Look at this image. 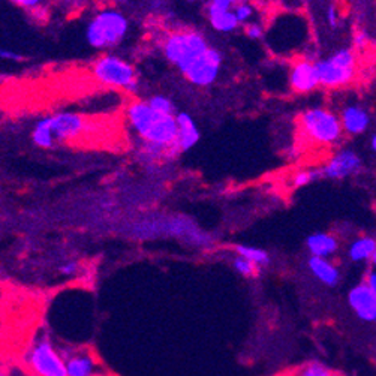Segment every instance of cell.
Listing matches in <instances>:
<instances>
[{
	"instance_id": "74e56055",
	"label": "cell",
	"mask_w": 376,
	"mask_h": 376,
	"mask_svg": "<svg viewBox=\"0 0 376 376\" xmlns=\"http://www.w3.org/2000/svg\"><path fill=\"white\" fill-rule=\"evenodd\" d=\"M370 262H372V267H373V270H376V250H375V254H373V257H372Z\"/></svg>"
},
{
	"instance_id": "ffe728a7",
	"label": "cell",
	"mask_w": 376,
	"mask_h": 376,
	"mask_svg": "<svg viewBox=\"0 0 376 376\" xmlns=\"http://www.w3.org/2000/svg\"><path fill=\"white\" fill-rule=\"evenodd\" d=\"M32 138V143L37 147V148H42V150H49V148H54L57 146L56 140H54V135L52 131V124H49V117L44 116L40 120L35 123V127L32 129L30 134Z\"/></svg>"
},
{
	"instance_id": "4316f807",
	"label": "cell",
	"mask_w": 376,
	"mask_h": 376,
	"mask_svg": "<svg viewBox=\"0 0 376 376\" xmlns=\"http://www.w3.org/2000/svg\"><path fill=\"white\" fill-rule=\"evenodd\" d=\"M233 267L237 273H240L243 278H258L259 273H261V267L254 264L252 261H249L243 257H239V255H235L233 258Z\"/></svg>"
},
{
	"instance_id": "9c48e42d",
	"label": "cell",
	"mask_w": 376,
	"mask_h": 376,
	"mask_svg": "<svg viewBox=\"0 0 376 376\" xmlns=\"http://www.w3.org/2000/svg\"><path fill=\"white\" fill-rule=\"evenodd\" d=\"M363 168H365V162L358 152L351 147L337 148L322 165H319L321 179L333 182L353 179L363 171Z\"/></svg>"
},
{
	"instance_id": "44dd1931",
	"label": "cell",
	"mask_w": 376,
	"mask_h": 376,
	"mask_svg": "<svg viewBox=\"0 0 376 376\" xmlns=\"http://www.w3.org/2000/svg\"><path fill=\"white\" fill-rule=\"evenodd\" d=\"M207 21H208L210 28L213 30L218 32V33H222V35L234 33L235 30H239L242 28L239 20H237L234 16V9L230 12H225V14H221L218 17L208 18Z\"/></svg>"
},
{
	"instance_id": "836d02e7",
	"label": "cell",
	"mask_w": 376,
	"mask_h": 376,
	"mask_svg": "<svg viewBox=\"0 0 376 376\" xmlns=\"http://www.w3.org/2000/svg\"><path fill=\"white\" fill-rule=\"evenodd\" d=\"M0 59L6 61H21L24 57L21 53L16 52V49L9 48H0Z\"/></svg>"
},
{
	"instance_id": "6da1fadb",
	"label": "cell",
	"mask_w": 376,
	"mask_h": 376,
	"mask_svg": "<svg viewBox=\"0 0 376 376\" xmlns=\"http://www.w3.org/2000/svg\"><path fill=\"white\" fill-rule=\"evenodd\" d=\"M127 122L138 138V143L162 148L170 159L180 153L175 146L177 141V120L175 116L160 114L148 107L146 99H134L127 107Z\"/></svg>"
},
{
	"instance_id": "d590c367",
	"label": "cell",
	"mask_w": 376,
	"mask_h": 376,
	"mask_svg": "<svg viewBox=\"0 0 376 376\" xmlns=\"http://www.w3.org/2000/svg\"><path fill=\"white\" fill-rule=\"evenodd\" d=\"M77 262H74V261H71V262H66V264H64V266H61L60 267V271L61 273H64V274H66V276H71V274H74L75 271H77Z\"/></svg>"
},
{
	"instance_id": "4fadbf2b",
	"label": "cell",
	"mask_w": 376,
	"mask_h": 376,
	"mask_svg": "<svg viewBox=\"0 0 376 376\" xmlns=\"http://www.w3.org/2000/svg\"><path fill=\"white\" fill-rule=\"evenodd\" d=\"M315 60L307 56H300L293 60L288 74V86L295 95H309L319 89Z\"/></svg>"
},
{
	"instance_id": "e575fe53",
	"label": "cell",
	"mask_w": 376,
	"mask_h": 376,
	"mask_svg": "<svg viewBox=\"0 0 376 376\" xmlns=\"http://www.w3.org/2000/svg\"><path fill=\"white\" fill-rule=\"evenodd\" d=\"M365 283L369 286V290L376 295V270L370 269V270L366 273Z\"/></svg>"
},
{
	"instance_id": "7c38bea8",
	"label": "cell",
	"mask_w": 376,
	"mask_h": 376,
	"mask_svg": "<svg viewBox=\"0 0 376 376\" xmlns=\"http://www.w3.org/2000/svg\"><path fill=\"white\" fill-rule=\"evenodd\" d=\"M57 144H74L89 132L90 122L80 112L61 111L48 116Z\"/></svg>"
},
{
	"instance_id": "30bf717a",
	"label": "cell",
	"mask_w": 376,
	"mask_h": 376,
	"mask_svg": "<svg viewBox=\"0 0 376 376\" xmlns=\"http://www.w3.org/2000/svg\"><path fill=\"white\" fill-rule=\"evenodd\" d=\"M28 366L36 376H68L66 361L60 357L47 336L30 349Z\"/></svg>"
},
{
	"instance_id": "4dcf8cb0",
	"label": "cell",
	"mask_w": 376,
	"mask_h": 376,
	"mask_svg": "<svg viewBox=\"0 0 376 376\" xmlns=\"http://www.w3.org/2000/svg\"><path fill=\"white\" fill-rule=\"evenodd\" d=\"M11 2L26 12H30V14H35V12H40L41 14L47 0H11Z\"/></svg>"
},
{
	"instance_id": "5bb4252c",
	"label": "cell",
	"mask_w": 376,
	"mask_h": 376,
	"mask_svg": "<svg viewBox=\"0 0 376 376\" xmlns=\"http://www.w3.org/2000/svg\"><path fill=\"white\" fill-rule=\"evenodd\" d=\"M345 135L358 136L366 134L372 124L370 111L358 102H348L337 112Z\"/></svg>"
},
{
	"instance_id": "8d00e7d4",
	"label": "cell",
	"mask_w": 376,
	"mask_h": 376,
	"mask_svg": "<svg viewBox=\"0 0 376 376\" xmlns=\"http://www.w3.org/2000/svg\"><path fill=\"white\" fill-rule=\"evenodd\" d=\"M369 146H370V150L373 153H376V132L370 136V141H369Z\"/></svg>"
},
{
	"instance_id": "ba28073f",
	"label": "cell",
	"mask_w": 376,
	"mask_h": 376,
	"mask_svg": "<svg viewBox=\"0 0 376 376\" xmlns=\"http://www.w3.org/2000/svg\"><path fill=\"white\" fill-rule=\"evenodd\" d=\"M278 26L266 30L267 44L279 56H295L305 47L309 33L307 21L300 16H282Z\"/></svg>"
},
{
	"instance_id": "277c9868",
	"label": "cell",
	"mask_w": 376,
	"mask_h": 376,
	"mask_svg": "<svg viewBox=\"0 0 376 376\" xmlns=\"http://www.w3.org/2000/svg\"><path fill=\"white\" fill-rule=\"evenodd\" d=\"M131 29L129 18L117 8H102L86 24V41L93 49L108 53L119 47Z\"/></svg>"
},
{
	"instance_id": "d6a6232c",
	"label": "cell",
	"mask_w": 376,
	"mask_h": 376,
	"mask_svg": "<svg viewBox=\"0 0 376 376\" xmlns=\"http://www.w3.org/2000/svg\"><path fill=\"white\" fill-rule=\"evenodd\" d=\"M369 44H370L369 35L365 30L357 29L354 32V35H353V45H351V47H353L357 52V54H358V52H365V49L369 47Z\"/></svg>"
},
{
	"instance_id": "52a82bcc",
	"label": "cell",
	"mask_w": 376,
	"mask_h": 376,
	"mask_svg": "<svg viewBox=\"0 0 376 376\" xmlns=\"http://www.w3.org/2000/svg\"><path fill=\"white\" fill-rule=\"evenodd\" d=\"M358 54L353 47H341L327 57L317 59L319 87L329 90L345 89L357 78Z\"/></svg>"
},
{
	"instance_id": "d4e9b609",
	"label": "cell",
	"mask_w": 376,
	"mask_h": 376,
	"mask_svg": "<svg viewBox=\"0 0 376 376\" xmlns=\"http://www.w3.org/2000/svg\"><path fill=\"white\" fill-rule=\"evenodd\" d=\"M146 102L148 104V107L155 110L156 112H160V114H168V116H175L177 114V107H175L174 101L171 98L165 96V95H152L146 99Z\"/></svg>"
},
{
	"instance_id": "ac0fdd59",
	"label": "cell",
	"mask_w": 376,
	"mask_h": 376,
	"mask_svg": "<svg viewBox=\"0 0 376 376\" xmlns=\"http://www.w3.org/2000/svg\"><path fill=\"white\" fill-rule=\"evenodd\" d=\"M307 267L321 283L327 286H336L339 283L341 273L329 258L310 257L307 261Z\"/></svg>"
},
{
	"instance_id": "7a4b0ae2",
	"label": "cell",
	"mask_w": 376,
	"mask_h": 376,
	"mask_svg": "<svg viewBox=\"0 0 376 376\" xmlns=\"http://www.w3.org/2000/svg\"><path fill=\"white\" fill-rule=\"evenodd\" d=\"M132 233L140 239L168 235L195 247H211L215 245V237L199 228V225L195 221L183 215L140 221L132 227Z\"/></svg>"
},
{
	"instance_id": "2e32d148",
	"label": "cell",
	"mask_w": 376,
	"mask_h": 376,
	"mask_svg": "<svg viewBox=\"0 0 376 376\" xmlns=\"http://www.w3.org/2000/svg\"><path fill=\"white\" fill-rule=\"evenodd\" d=\"M175 120H177V141H175V146H177L179 153L182 155L189 152L198 144L201 132H199L198 124L189 112L179 111L175 114Z\"/></svg>"
},
{
	"instance_id": "484cf974",
	"label": "cell",
	"mask_w": 376,
	"mask_h": 376,
	"mask_svg": "<svg viewBox=\"0 0 376 376\" xmlns=\"http://www.w3.org/2000/svg\"><path fill=\"white\" fill-rule=\"evenodd\" d=\"M242 2H245V0H208L206 4V17L208 20L221 14H225V12L233 11Z\"/></svg>"
},
{
	"instance_id": "5b68a950",
	"label": "cell",
	"mask_w": 376,
	"mask_h": 376,
	"mask_svg": "<svg viewBox=\"0 0 376 376\" xmlns=\"http://www.w3.org/2000/svg\"><path fill=\"white\" fill-rule=\"evenodd\" d=\"M92 78L102 87L134 95L140 89V75L132 61L114 53L99 54L90 64Z\"/></svg>"
},
{
	"instance_id": "e0dca14e",
	"label": "cell",
	"mask_w": 376,
	"mask_h": 376,
	"mask_svg": "<svg viewBox=\"0 0 376 376\" xmlns=\"http://www.w3.org/2000/svg\"><path fill=\"white\" fill-rule=\"evenodd\" d=\"M306 249L310 257L330 258L339 250V239L331 233H313L306 239Z\"/></svg>"
},
{
	"instance_id": "f35d334b",
	"label": "cell",
	"mask_w": 376,
	"mask_h": 376,
	"mask_svg": "<svg viewBox=\"0 0 376 376\" xmlns=\"http://www.w3.org/2000/svg\"><path fill=\"white\" fill-rule=\"evenodd\" d=\"M0 194H2V187H0Z\"/></svg>"
},
{
	"instance_id": "f1b7e54d",
	"label": "cell",
	"mask_w": 376,
	"mask_h": 376,
	"mask_svg": "<svg viewBox=\"0 0 376 376\" xmlns=\"http://www.w3.org/2000/svg\"><path fill=\"white\" fill-rule=\"evenodd\" d=\"M234 16H235L237 20H239L240 26H245V24L254 21L255 8H254L252 4L247 2V0H245V2L239 4L234 8Z\"/></svg>"
},
{
	"instance_id": "cb8c5ba5",
	"label": "cell",
	"mask_w": 376,
	"mask_h": 376,
	"mask_svg": "<svg viewBox=\"0 0 376 376\" xmlns=\"http://www.w3.org/2000/svg\"><path fill=\"white\" fill-rule=\"evenodd\" d=\"M321 179V171L319 167H313V168H303L295 171L291 179H290V186L293 189H302V187H306L312 183H315Z\"/></svg>"
},
{
	"instance_id": "9a60e30c",
	"label": "cell",
	"mask_w": 376,
	"mask_h": 376,
	"mask_svg": "<svg viewBox=\"0 0 376 376\" xmlns=\"http://www.w3.org/2000/svg\"><path fill=\"white\" fill-rule=\"evenodd\" d=\"M348 302L356 315L366 322L376 321V295L369 290V286L363 282L348 294Z\"/></svg>"
},
{
	"instance_id": "3957f363",
	"label": "cell",
	"mask_w": 376,
	"mask_h": 376,
	"mask_svg": "<svg viewBox=\"0 0 376 376\" xmlns=\"http://www.w3.org/2000/svg\"><path fill=\"white\" fill-rule=\"evenodd\" d=\"M210 47L207 36L192 28L171 29L160 40L162 56L180 74L189 69Z\"/></svg>"
},
{
	"instance_id": "7402d4cb",
	"label": "cell",
	"mask_w": 376,
	"mask_h": 376,
	"mask_svg": "<svg viewBox=\"0 0 376 376\" xmlns=\"http://www.w3.org/2000/svg\"><path fill=\"white\" fill-rule=\"evenodd\" d=\"M234 252H235V255L252 261L254 264L259 266L261 269L270 264V255H269V252H266L264 249H259L255 246H247V245H235Z\"/></svg>"
},
{
	"instance_id": "1f68e13d",
	"label": "cell",
	"mask_w": 376,
	"mask_h": 376,
	"mask_svg": "<svg viewBox=\"0 0 376 376\" xmlns=\"http://www.w3.org/2000/svg\"><path fill=\"white\" fill-rule=\"evenodd\" d=\"M341 18L342 16H341L339 6H337L336 4H330L327 9H325V20H327V24L333 30H336L341 26Z\"/></svg>"
},
{
	"instance_id": "8992f818",
	"label": "cell",
	"mask_w": 376,
	"mask_h": 376,
	"mask_svg": "<svg viewBox=\"0 0 376 376\" xmlns=\"http://www.w3.org/2000/svg\"><path fill=\"white\" fill-rule=\"evenodd\" d=\"M298 124L306 140L319 147L339 146L345 136L339 114L329 107L315 105L303 110Z\"/></svg>"
},
{
	"instance_id": "8fae6325",
	"label": "cell",
	"mask_w": 376,
	"mask_h": 376,
	"mask_svg": "<svg viewBox=\"0 0 376 376\" xmlns=\"http://www.w3.org/2000/svg\"><path fill=\"white\" fill-rule=\"evenodd\" d=\"M223 66V54L219 48L211 45L182 77L195 87H210L221 77Z\"/></svg>"
},
{
	"instance_id": "f546056e",
	"label": "cell",
	"mask_w": 376,
	"mask_h": 376,
	"mask_svg": "<svg viewBox=\"0 0 376 376\" xmlns=\"http://www.w3.org/2000/svg\"><path fill=\"white\" fill-rule=\"evenodd\" d=\"M266 28L264 24L259 23V21H250L247 24H245L243 26V32L246 35V37H249V40L252 41H259L262 40V37H266Z\"/></svg>"
},
{
	"instance_id": "603a6c76",
	"label": "cell",
	"mask_w": 376,
	"mask_h": 376,
	"mask_svg": "<svg viewBox=\"0 0 376 376\" xmlns=\"http://www.w3.org/2000/svg\"><path fill=\"white\" fill-rule=\"evenodd\" d=\"M95 363L87 356H74L66 360L68 376H92Z\"/></svg>"
},
{
	"instance_id": "d6986e66",
	"label": "cell",
	"mask_w": 376,
	"mask_h": 376,
	"mask_svg": "<svg viewBox=\"0 0 376 376\" xmlns=\"http://www.w3.org/2000/svg\"><path fill=\"white\" fill-rule=\"evenodd\" d=\"M376 250V239L372 235H360L351 242L348 247V258L353 262L370 261Z\"/></svg>"
},
{
	"instance_id": "83f0119b",
	"label": "cell",
	"mask_w": 376,
	"mask_h": 376,
	"mask_svg": "<svg viewBox=\"0 0 376 376\" xmlns=\"http://www.w3.org/2000/svg\"><path fill=\"white\" fill-rule=\"evenodd\" d=\"M295 376H337L331 369L324 366L319 361H312L298 370Z\"/></svg>"
}]
</instances>
